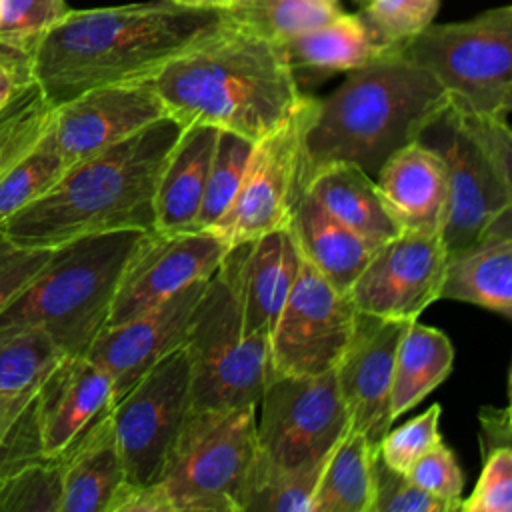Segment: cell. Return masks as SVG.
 Masks as SVG:
<instances>
[{"label": "cell", "mask_w": 512, "mask_h": 512, "mask_svg": "<svg viewBox=\"0 0 512 512\" xmlns=\"http://www.w3.org/2000/svg\"><path fill=\"white\" fill-rule=\"evenodd\" d=\"M192 410L258 406L272 376L268 340L246 336L230 264L208 280L184 340Z\"/></svg>", "instance_id": "cell-8"}, {"label": "cell", "mask_w": 512, "mask_h": 512, "mask_svg": "<svg viewBox=\"0 0 512 512\" xmlns=\"http://www.w3.org/2000/svg\"><path fill=\"white\" fill-rule=\"evenodd\" d=\"M478 444L480 454H488L492 450L512 446V412L510 406H482L478 412Z\"/></svg>", "instance_id": "cell-46"}, {"label": "cell", "mask_w": 512, "mask_h": 512, "mask_svg": "<svg viewBox=\"0 0 512 512\" xmlns=\"http://www.w3.org/2000/svg\"><path fill=\"white\" fill-rule=\"evenodd\" d=\"M462 512H512V446L482 456V472L470 496L460 500Z\"/></svg>", "instance_id": "cell-42"}, {"label": "cell", "mask_w": 512, "mask_h": 512, "mask_svg": "<svg viewBox=\"0 0 512 512\" xmlns=\"http://www.w3.org/2000/svg\"><path fill=\"white\" fill-rule=\"evenodd\" d=\"M208 280H196L156 306L124 322L108 324L98 332L86 356L108 374L114 392L112 402L126 394L160 360L184 346Z\"/></svg>", "instance_id": "cell-16"}, {"label": "cell", "mask_w": 512, "mask_h": 512, "mask_svg": "<svg viewBox=\"0 0 512 512\" xmlns=\"http://www.w3.org/2000/svg\"><path fill=\"white\" fill-rule=\"evenodd\" d=\"M404 474L418 488L444 500L452 510H458L464 490V474L454 452L444 442H438L424 452Z\"/></svg>", "instance_id": "cell-43"}, {"label": "cell", "mask_w": 512, "mask_h": 512, "mask_svg": "<svg viewBox=\"0 0 512 512\" xmlns=\"http://www.w3.org/2000/svg\"><path fill=\"white\" fill-rule=\"evenodd\" d=\"M288 230L300 258L340 292H348L376 248L330 216L306 190L294 208Z\"/></svg>", "instance_id": "cell-25"}, {"label": "cell", "mask_w": 512, "mask_h": 512, "mask_svg": "<svg viewBox=\"0 0 512 512\" xmlns=\"http://www.w3.org/2000/svg\"><path fill=\"white\" fill-rule=\"evenodd\" d=\"M0 4H2V0H0Z\"/></svg>", "instance_id": "cell-51"}, {"label": "cell", "mask_w": 512, "mask_h": 512, "mask_svg": "<svg viewBox=\"0 0 512 512\" xmlns=\"http://www.w3.org/2000/svg\"><path fill=\"white\" fill-rule=\"evenodd\" d=\"M320 4H326V6H340V0H316Z\"/></svg>", "instance_id": "cell-49"}, {"label": "cell", "mask_w": 512, "mask_h": 512, "mask_svg": "<svg viewBox=\"0 0 512 512\" xmlns=\"http://www.w3.org/2000/svg\"><path fill=\"white\" fill-rule=\"evenodd\" d=\"M106 512H172V510L158 482L132 484L124 480L112 494Z\"/></svg>", "instance_id": "cell-45"}, {"label": "cell", "mask_w": 512, "mask_h": 512, "mask_svg": "<svg viewBox=\"0 0 512 512\" xmlns=\"http://www.w3.org/2000/svg\"><path fill=\"white\" fill-rule=\"evenodd\" d=\"M228 246L208 230H148L120 274L108 324L124 322L196 280L214 276Z\"/></svg>", "instance_id": "cell-14"}, {"label": "cell", "mask_w": 512, "mask_h": 512, "mask_svg": "<svg viewBox=\"0 0 512 512\" xmlns=\"http://www.w3.org/2000/svg\"><path fill=\"white\" fill-rule=\"evenodd\" d=\"M62 356L40 328L0 326V402L34 396Z\"/></svg>", "instance_id": "cell-31"}, {"label": "cell", "mask_w": 512, "mask_h": 512, "mask_svg": "<svg viewBox=\"0 0 512 512\" xmlns=\"http://www.w3.org/2000/svg\"><path fill=\"white\" fill-rule=\"evenodd\" d=\"M64 0H2L0 70L18 84H30L32 60L46 30L66 14Z\"/></svg>", "instance_id": "cell-30"}, {"label": "cell", "mask_w": 512, "mask_h": 512, "mask_svg": "<svg viewBox=\"0 0 512 512\" xmlns=\"http://www.w3.org/2000/svg\"><path fill=\"white\" fill-rule=\"evenodd\" d=\"M342 12V6H326L316 0H236L224 8L226 18L274 44H284Z\"/></svg>", "instance_id": "cell-32"}, {"label": "cell", "mask_w": 512, "mask_h": 512, "mask_svg": "<svg viewBox=\"0 0 512 512\" xmlns=\"http://www.w3.org/2000/svg\"><path fill=\"white\" fill-rule=\"evenodd\" d=\"M416 140L430 146L446 168L442 244L448 256L478 240L512 208V130L508 120L476 112L446 94Z\"/></svg>", "instance_id": "cell-6"}, {"label": "cell", "mask_w": 512, "mask_h": 512, "mask_svg": "<svg viewBox=\"0 0 512 512\" xmlns=\"http://www.w3.org/2000/svg\"><path fill=\"white\" fill-rule=\"evenodd\" d=\"M222 20L218 8L172 0L66 10L42 36L32 80L54 108L86 90L146 82Z\"/></svg>", "instance_id": "cell-1"}, {"label": "cell", "mask_w": 512, "mask_h": 512, "mask_svg": "<svg viewBox=\"0 0 512 512\" xmlns=\"http://www.w3.org/2000/svg\"><path fill=\"white\" fill-rule=\"evenodd\" d=\"M408 322L358 312L352 338L334 366L350 428L362 432L374 448L394 422L390 410L394 358Z\"/></svg>", "instance_id": "cell-18"}, {"label": "cell", "mask_w": 512, "mask_h": 512, "mask_svg": "<svg viewBox=\"0 0 512 512\" xmlns=\"http://www.w3.org/2000/svg\"><path fill=\"white\" fill-rule=\"evenodd\" d=\"M454 346L450 338L434 328L410 320L396 348L394 376L390 392V410L394 420L416 404H420L432 390H436L452 372Z\"/></svg>", "instance_id": "cell-28"}, {"label": "cell", "mask_w": 512, "mask_h": 512, "mask_svg": "<svg viewBox=\"0 0 512 512\" xmlns=\"http://www.w3.org/2000/svg\"><path fill=\"white\" fill-rule=\"evenodd\" d=\"M304 190L330 216L372 246H380L400 232L380 200L374 178L356 164L322 166L306 178Z\"/></svg>", "instance_id": "cell-26"}, {"label": "cell", "mask_w": 512, "mask_h": 512, "mask_svg": "<svg viewBox=\"0 0 512 512\" xmlns=\"http://www.w3.org/2000/svg\"><path fill=\"white\" fill-rule=\"evenodd\" d=\"M328 454L310 466L296 468L274 466L256 454L242 512H310Z\"/></svg>", "instance_id": "cell-33"}, {"label": "cell", "mask_w": 512, "mask_h": 512, "mask_svg": "<svg viewBox=\"0 0 512 512\" xmlns=\"http://www.w3.org/2000/svg\"><path fill=\"white\" fill-rule=\"evenodd\" d=\"M168 116L148 82L108 84L52 108L50 134L68 166L104 152Z\"/></svg>", "instance_id": "cell-17"}, {"label": "cell", "mask_w": 512, "mask_h": 512, "mask_svg": "<svg viewBox=\"0 0 512 512\" xmlns=\"http://www.w3.org/2000/svg\"><path fill=\"white\" fill-rule=\"evenodd\" d=\"M360 18L372 38L386 50H398L406 40L434 22L440 0H358Z\"/></svg>", "instance_id": "cell-38"}, {"label": "cell", "mask_w": 512, "mask_h": 512, "mask_svg": "<svg viewBox=\"0 0 512 512\" xmlns=\"http://www.w3.org/2000/svg\"><path fill=\"white\" fill-rule=\"evenodd\" d=\"M256 454V406L192 410L156 482L172 512H242Z\"/></svg>", "instance_id": "cell-7"}, {"label": "cell", "mask_w": 512, "mask_h": 512, "mask_svg": "<svg viewBox=\"0 0 512 512\" xmlns=\"http://www.w3.org/2000/svg\"><path fill=\"white\" fill-rule=\"evenodd\" d=\"M60 458L28 462L0 478V512H60Z\"/></svg>", "instance_id": "cell-37"}, {"label": "cell", "mask_w": 512, "mask_h": 512, "mask_svg": "<svg viewBox=\"0 0 512 512\" xmlns=\"http://www.w3.org/2000/svg\"><path fill=\"white\" fill-rule=\"evenodd\" d=\"M438 300H458L512 318V208L478 240L446 256Z\"/></svg>", "instance_id": "cell-22"}, {"label": "cell", "mask_w": 512, "mask_h": 512, "mask_svg": "<svg viewBox=\"0 0 512 512\" xmlns=\"http://www.w3.org/2000/svg\"><path fill=\"white\" fill-rule=\"evenodd\" d=\"M216 128L188 124L174 142L154 190V230H194L200 210Z\"/></svg>", "instance_id": "cell-24"}, {"label": "cell", "mask_w": 512, "mask_h": 512, "mask_svg": "<svg viewBox=\"0 0 512 512\" xmlns=\"http://www.w3.org/2000/svg\"><path fill=\"white\" fill-rule=\"evenodd\" d=\"M380 200L400 232L438 234L448 214V180L442 158L420 140L396 150L374 178Z\"/></svg>", "instance_id": "cell-21"}, {"label": "cell", "mask_w": 512, "mask_h": 512, "mask_svg": "<svg viewBox=\"0 0 512 512\" xmlns=\"http://www.w3.org/2000/svg\"><path fill=\"white\" fill-rule=\"evenodd\" d=\"M228 2H230V4H232V2H236V0H228ZM230 4H228V6H230Z\"/></svg>", "instance_id": "cell-50"}, {"label": "cell", "mask_w": 512, "mask_h": 512, "mask_svg": "<svg viewBox=\"0 0 512 512\" xmlns=\"http://www.w3.org/2000/svg\"><path fill=\"white\" fill-rule=\"evenodd\" d=\"M142 234L100 232L52 248L46 264L4 306L0 326H34L64 354H86L108 322L120 274Z\"/></svg>", "instance_id": "cell-5"}, {"label": "cell", "mask_w": 512, "mask_h": 512, "mask_svg": "<svg viewBox=\"0 0 512 512\" xmlns=\"http://www.w3.org/2000/svg\"><path fill=\"white\" fill-rule=\"evenodd\" d=\"M376 448L348 428L326 458L310 512H370Z\"/></svg>", "instance_id": "cell-29"}, {"label": "cell", "mask_w": 512, "mask_h": 512, "mask_svg": "<svg viewBox=\"0 0 512 512\" xmlns=\"http://www.w3.org/2000/svg\"><path fill=\"white\" fill-rule=\"evenodd\" d=\"M58 458L62 472L60 512H106L112 494L126 480L110 406Z\"/></svg>", "instance_id": "cell-23"}, {"label": "cell", "mask_w": 512, "mask_h": 512, "mask_svg": "<svg viewBox=\"0 0 512 512\" xmlns=\"http://www.w3.org/2000/svg\"><path fill=\"white\" fill-rule=\"evenodd\" d=\"M246 336H270L298 272L300 254L288 228L232 246L226 254Z\"/></svg>", "instance_id": "cell-19"}, {"label": "cell", "mask_w": 512, "mask_h": 512, "mask_svg": "<svg viewBox=\"0 0 512 512\" xmlns=\"http://www.w3.org/2000/svg\"><path fill=\"white\" fill-rule=\"evenodd\" d=\"M440 404H432L422 414L406 420L382 436L376 446L378 458L396 472H406L424 452L442 442L440 436Z\"/></svg>", "instance_id": "cell-40"}, {"label": "cell", "mask_w": 512, "mask_h": 512, "mask_svg": "<svg viewBox=\"0 0 512 512\" xmlns=\"http://www.w3.org/2000/svg\"><path fill=\"white\" fill-rule=\"evenodd\" d=\"M444 100L438 80L398 50L348 70L332 94L316 98L304 136L306 178L336 162L356 164L376 178L388 156L416 140Z\"/></svg>", "instance_id": "cell-4"}, {"label": "cell", "mask_w": 512, "mask_h": 512, "mask_svg": "<svg viewBox=\"0 0 512 512\" xmlns=\"http://www.w3.org/2000/svg\"><path fill=\"white\" fill-rule=\"evenodd\" d=\"M26 86V84H24ZM22 88V84H18L10 74H6L4 70H0V110L6 106V102L14 96V92Z\"/></svg>", "instance_id": "cell-47"}, {"label": "cell", "mask_w": 512, "mask_h": 512, "mask_svg": "<svg viewBox=\"0 0 512 512\" xmlns=\"http://www.w3.org/2000/svg\"><path fill=\"white\" fill-rule=\"evenodd\" d=\"M370 512H454L444 500L418 488L404 472L388 468L376 454Z\"/></svg>", "instance_id": "cell-41"}, {"label": "cell", "mask_w": 512, "mask_h": 512, "mask_svg": "<svg viewBox=\"0 0 512 512\" xmlns=\"http://www.w3.org/2000/svg\"><path fill=\"white\" fill-rule=\"evenodd\" d=\"M252 150V140L228 132L218 130L214 140V150L208 166L206 186L200 202V210L194 222V230L210 228L232 204L240 180Z\"/></svg>", "instance_id": "cell-35"}, {"label": "cell", "mask_w": 512, "mask_h": 512, "mask_svg": "<svg viewBox=\"0 0 512 512\" xmlns=\"http://www.w3.org/2000/svg\"><path fill=\"white\" fill-rule=\"evenodd\" d=\"M280 46L294 76L298 72L314 76L348 72L392 52L372 38L358 12H342L334 20L302 32Z\"/></svg>", "instance_id": "cell-27"}, {"label": "cell", "mask_w": 512, "mask_h": 512, "mask_svg": "<svg viewBox=\"0 0 512 512\" xmlns=\"http://www.w3.org/2000/svg\"><path fill=\"white\" fill-rule=\"evenodd\" d=\"M398 52L428 70L448 96L476 112L508 120L512 110V6L470 20L430 22Z\"/></svg>", "instance_id": "cell-9"}, {"label": "cell", "mask_w": 512, "mask_h": 512, "mask_svg": "<svg viewBox=\"0 0 512 512\" xmlns=\"http://www.w3.org/2000/svg\"><path fill=\"white\" fill-rule=\"evenodd\" d=\"M314 110L316 98L306 96L286 120L252 142L232 204L206 228L228 248L288 228L306 184L304 136Z\"/></svg>", "instance_id": "cell-10"}, {"label": "cell", "mask_w": 512, "mask_h": 512, "mask_svg": "<svg viewBox=\"0 0 512 512\" xmlns=\"http://www.w3.org/2000/svg\"><path fill=\"white\" fill-rule=\"evenodd\" d=\"M180 124H204L258 140L308 94L280 44L224 16L146 80Z\"/></svg>", "instance_id": "cell-2"}, {"label": "cell", "mask_w": 512, "mask_h": 512, "mask_svg": "<svg viewBox=\"0 0 512 512\" xmlns=\"http://www.w3.org/2000/svg\"><path fill=\"white\" fill-rule=\"evenodd\" d=\"M190 412V368L184 348H178L110 406L126 482L158 480Z\"/></svg>", "instance_id": "cell-12"}, {"label": "cell", "mask_w": 512, "mask_h": 512, "mask_svg": "<svg viewBox=\"0 0 512 512\" xmlns=\"http://www.w3.org/2000/svg\"><path fill=\"white\" fill-rule=\"evenodd\" d=\"M356 308L300 258L296 278L268 336L272 374L334 370L356 324Z\"/></svg>", "instance_id": "cell-13"}, {"label": "cell", "mask_w": 512, "mask_h": 512, "mask_svg": "<svg viewBox=\"0 0 512 512\" xmlns=\"http://www.w3.org/2000/svg\"><path fill=\"white\" fill-rule=\"evenodd\" d=\"M184 124L164 116L120 144L66 168L2 230L22 248H56L88 234L154 230V190Z\"/></svg>", "instance_id": "cell-3"}, {"label": "cell", "mask_w": 512, "mask_h": 512, "mask_svg": "<svg viewBox=\"0 0 512 512\" xmlns=\"http://www.w3.org/2000/svg\"><path fill=\"white\" fill-rule=\"evenodd\" d=\"M44 458L36 394L16 402H0V478L12 470Z\"/></svg>", "instance_id": "cell-39"}, {"label": "cell", "mask_w": 512, "mask_h": 512, "mask_svg": "<svg viewBox=\"0 0 512 512\" xmlns=\"http://www.w3.org/2000/svg\"><path fill=\"white\" fill-rule=\"evenodd\" d=\"M108 374L86 354H64L36 392V418L42 454L58 456L108 406H112Z\"/></svg>", "instance_id": "cell-20"}, {"label": "cell", "mask_w": 512, "mask_h": 512, "mask_svg": "<svg viewBox=\"0 0 512 512\" xmlns=\"http://www.w3.org/2000/svg\"><path fill=\"white\" fill-rule=\"evenodd\" d=\"M52 248H22L0 228V312L46 264Z\"/></svg>", "instance_id": "cell-44"}, {"label": "cell", "mask_w": 512, "mask_h": 512, "mask_svg": "<svg viewBox=\"0 0 512 512\" xmlns=\"http://www.w3.org/2000/svg\"><path fill=\"white\" fill-rule=\"evenodd\" d=\"M52 118V106L40 86L30 82L14 92L0 110V178L28 154L44 136Z\"/></svg>", "instance_id": "cell-36"}, {"label": "cell", "mask_w": 512, "mask_h": 512, "mask_svg": "<svg viewBox=\"0 0 512 512\" xmlns=\"http://www.w3.org/2000/svg\"><path fill=\"white\" fill-rule=\"evenodd\" d=\"M258 404V456L280 468L322 460L350 428L334 370L272 374Z\"/></svg>", "instance_id": "cell-11"}, {"label": "cell", "mask_w": 512, "mask_h": 512, "mask_svg": "<svg viewBox=\"0 0 512 512\" xmlns=\"http://www.w3.org/2000/svg\"><path fill=\"white\" fill-rule=\"evenodd\" d=\"M172 2L186 8H218V10H224L230 4L228 0H172Z\"/></svg>", "instance_id": "cell-48"}, {"label": "cell", "mask_w": 512, "mask_h": 512, "mask_svg": "<svg viewBox=\"0 0 512 512\" xmlns=\"http://www.w3.org/2000/svg\"><path fill=\"white\" fill-rule=\"evenodd\" d=\"M444 264L442 236L398 232L374 248L346 294L360 314L416 320L438 300Z\"/></svg>", "instance_id": "cell-15"}, {"label": "cell", "mask_w": 512, "mask_h": 512, "mask_svg": "<svg viewBox=\"0 0 512 512\" xmlns=\"http://www.w3.org/2000/svg\"><path fill=\"white\" fill-rule=\"evenodd\" d=\"M66 168L68 164L58 152L48 124L36 146L14 162L0 178V228L10 216L50 190Z\"/></svg>", "instance_id": "cell-34"}]
</instances>
